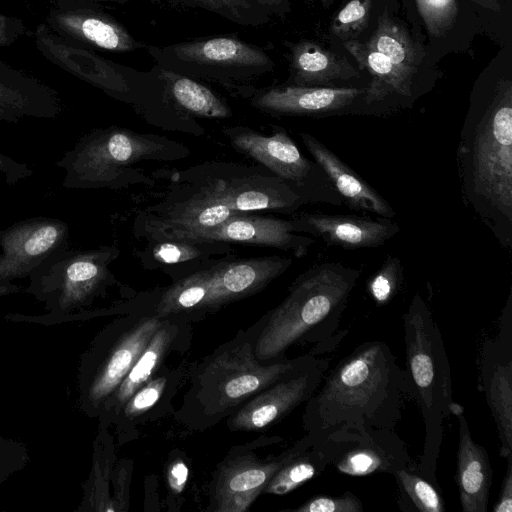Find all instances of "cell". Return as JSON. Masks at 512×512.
<instances>
[{
	"label": "cell",
	"mask_w": 512,
	"mask_h": 512,
	"mask_svg": "<svg viewBox=\"0 0 512 512\" xmlns=\"http://www.w3.org/2000/svg\"><path fill=\"white\" fill-rule=\"evenodd\" d=\"M410 397L406 372L380 340L358 345L327 371L302 415L313 445L342 430H394Z\"/></svg>",
	"instance_id": "1"
},
{
	"label": "cell",
	"mask_w": 512,
	"mask_h": 512,
	"mask_svg": "<svg viewBox=\"0 0 512 512\" xmlns=\"http://www.w3.org/2000/svg\"><path fill=\"white\" fill-rule=\"evenodd\" d=\"M464 204L512 248V82H496L485 99L473 101L456 151Z\"/></svg>",
	"instance_id": "2"
},
{
	"label": "cell",
	"mask_w": 512,
	"mask_h": 512,
	"mask_svg": "<svg viewBox=\"0 0 512 512\" xmlns=\"http://www.w3.org/2000/svg\"><path fill=\"white\" fill-rule=\"evenodd\" d=\"M265 321L263 315L208 355L190 362L188 388L181 405L173 412L179 425L192 432H204L216 426L252 396L313 356L307 353L260 363L255 356V344Z\"/></svg>",
	"instance_id": "3"
},
{
	"label": "cell",
	"mask_w": 512,
	"mask_h": 512,
	"mask_svg": "<svg viewBox=\"0 0 512 512\" xmlns=\"http://www.w3.org/2000/svg\"><path fill=\"white\" fill-rule=\"evenodd\" d=\"M360 275V270L340 262H324L300 274L284 300L264 314L265 325L255 344L258 361H280L295 344L315 345L336 334Z\"/></svg>",
	"instance_id": "4"
},
{
	"label": "cell",
	"mask_w": 512,
	"mask_h": 512,
	"mask_svg": "<svg viewBox=\"0 0 512 512\" xmlns=\"http://www.w3.org/2000/svg\"><path fill=\"white\" fill-rule=\"evenodd\" d=\"M403 324L410 397L418 404L424 423L423 450L414 466L425 478L437 483L444 421L463 412L464 407L452 398L450 364L441 332L419 293L403 314Z\"/></svg>",
	"instance_id": "5"
},
{
	"label": "cell",
	"mask_w": 512,
	"mask_h": 512,
	"mask_svg": "<svg viewBox=\"0 0 512 512\" xmlns=\"http://www.w3.org/2000/svg\"><path fill=\"white\" fill-rule=\"evenodd\" d=\"M119 250L115 246L77 250L68 247L48 256L30 275L23 292L45 303L46 313L23 315L9 313V321L55 325L73 321L107 294L116 280L110 264Z\"/></svg>",
	"instance_id": "6"
},
{
	"label": "cell",
	"mask_w": 512,
	"mask_h": 512,
	"mask_svg": "<svg viewBox=\"0 0 512 512\" xmlns=\"http://www.w3.org/2000/svg\"><path fill=\"white\" fill-rule=\"evenodd\" d=\"M292 259L266 256L219 261L175 280L155 295L161 317L200 321L224 306L252 296L283 274Z\"/></svg>",
	"instance_id": "7"
},
{
	"label": "cell",
	"mask_w": 512,
	"mask_h": 512,
	"mask_svg": "<svg viewBox=\"0 0 512 512\" xmlns=\"http://www.w3.org/2000/svg\"><path fill=\"white\" fill-rule=\"evenodd\" d=\"M155 295L106 324L80 357L77 374L78 407L97 418L148 345L164 317L154 310Z\"/></svg>",
	"instance_id": "8"
},
{
	"label": "cell",
	"mask_w": 512,
	"mask_h": 512,
	"mask_svg": "<svg viewBox=\"0 0 512 512\" xmlns=\"http://www.w3.org/2000/svg\"><path fill=\"white\" fill-rule=\"evenodd\" d=\"M187 154L186 147L166 138L112 126L82 136L55 165L65 171L64 188H117L128 180V172H133L129 167L137 162Z\"/></svg>",
	"instance_id": "9"
},
{
	"label": "cell",
	"mask_w": 512,
	"mask_h": 512,
	"mask_svg": "<svg viewBox=\"0 0 512 512\" xmlns=\"http://www.w3.org/2000/svg\"><path fill=\"white\" fill-rule=\"evenodd\" d=\"M147 50L156 65L165 70L221 83L253 78L274 68L273 60L261 47L233 35L148 46Z\"/></svg>",
	"instance_id": "10"
},
{
	"label": "cell",
	"mask_w": 512,
	"mask_h": 512,
	"mask_svg": "<svg viewBox=\"0 0 512 512\" xmlns=\"http://www.w3.org/2000/svg\"><path fill=\"white\" fill-rule=\"evenodd\" d=\"M242 172L226 178L195 181L188 196H181L163 210L149 214L145 231L151 241H193L200 233L234 215L247 214L241 197Z\"/></svg>",
	"instance_id": "11"
},
{
	"label": "cell",
	"mask_w": 512,
	"mask_h": 512,
	"mask_svg": "<svg viewBox=\"0 0 512 512\" xmlns=\"http://www.w3.org/2000/svg\"><path fill=\"white\" fill-rule=\"evenodd\" d=\"M282 441L283 438L279 436H262L231 447L212 474L206 511H247L280 467L294 455L313 445L305 434L277 455L263 457L257 452L261 446Z\"/></svg>",
	"instance_id": "12"
},
{
	"label": "cell",
	"mask_w": 512,
	"mask_h": 512,
	"mask_svg": "<svg viewBox=\"0 0 512 512\" xmlns=\"http://www.w3.org/2000/svg\"><path fill=\"white\" fill-rule=\"evenodd\" d=\"M273 134L262 135L248 127L223 130L233 148L265 166L275 176L309 194L314 203L343 205L325 171L306 158L287 132L273 127Z\"/></svg>",
	"instance_id": "13"
},
{
	"label": "cell",
	"mask_w": 512,
	"mask_h": 512,
	"mask_svg": "<svg viewBox=\"0 0 512 512\" xmlns=\"http://www.w3.org/2000/svg\"><path fill=\"white\" fill-rule=\"evenodd\" d=\"M330 361L312 356L252 396L226 419L231 432L264 431L280 422L315 393Z\"/></svg>",
	"instance_id": "14"
},
{
	"label": "cell",
	"mask_w": 512,
	"mask_h": 512,
	"mask_svg": "<svg viewBox=\"0 0 512 512\" xmlns=\"http://www.w3.org/2000/svg\"><path fill=\"white\" fill-rule=\"evenodd\" d=\"M477 390L484 394L500 441L499 454L512 455V290L498 318V331L479 350Z\"/></svg>",
	"instance_id": "15"
},
{
	"label": "cell",
	"mask_w": 512,
	"mask_h": 512,
	"mask_svg": "<svg viewBox=\"0 0 512 512\" xmlns=\"http://www.w3.org/2000/svg\"><path fill=\"white\" fill-rule=\"evenodd\" d=\"M69 227L61 219L38 216L0 231V297L23 291L14 282L30 277L51 254L69 247Z\"/></svg>",
	"instance_id": "16"
},
{
	"label": "cell",
	"mask_w": 512,
	"mask_h": 512,
	"mask_svg": "<svg viewBox=\"0 0 512 512\" xmlns=\"http://www.w3.org/2000/svg\"><path fill=\"white\" fill-rule=\"evenodd\" d=\"M326 439L334 450L330 466L340 474L354 477L392 474L413 463L405 443L394 430H342Z\"/></svg>",
	"instance_id": "17"
},
{
	"label": "cell",
	"mask_w": 512,
	"mask_h": 512,
	"mask_svg": "<svg viewBox=\"0 0 512 512\" xmlns=\"http://www.w3.org/2000/svg\"><path fill=\"white\" fill-rule=\"evenodd\" d=\"M188 320L170 315L162 323L132 368L113 394L105 401L98 415V428H110L125 402L149 381L172 354H183L190 348L192 326Z\"/></svg>",
	"instance_id": "18"
},
{
	"label": "cell",
	"mask_w": 512,
	"mask_h": 512,
	"mask_svg": "<svg viewBox=\"0 0 512 512\" xmlns=\"http://www.w3.org/2000/svg\"><path fill=\"white\" fill-rule=\"evenodd\" d=\"M190 362L164 365L149 381L136 390L118 412L114 423L117 446L136 440L140 427L175 411L173 401L186 384Z\"/></svg>",
	"instance_id": "19"
},
{
	"label": "cell",
	"mask_w": 512,
	"mask_h": 512,
	"mask_svg": "<svg viewBox=\"0 0 512 512\" xmlns=\"http://www.w3.org/2000/svg\"><path fill=\"white\" fill-rule=\"evenodd\" d=\"M34 37L38 50L54 65L113 97L122 99L130 92L126 67L74 45L45 24L37 26Z\"/></svg>",
	"instance_id": "20"
},
{
	"label": "cell",
	"mask_w": 512,
	"mask_h": 512,
	"mask_svg": "<svg viewBox=\"0 0 512 512\" xmlns=\"http://www.w3.org/2000/svg\"><path fill=\"white\" fill-rule=\"evenodd\" d=\"M298 223L270 216L234 215L215 228L204 231L193 240L273 247L292 252L300 258L307 254L315 240L297 232Z\"/></svg>",
	"instance_id": "21"
},
{
	"label": "cell",
	"mask_w": 512,
	"mask_h": 512,
	"mask_svg": "<svg viewBox=\"0 0 512 512\" xmlns=\"http://www.w3.org/2000/svg\"><path fill=\"white\" fill-rule=\"evenodd\" d=\"M364 92L355 87L288 85L258 92L251 104L272 114L322 117L353 108Z\"/></svg>",
	"instance_id": "22"
},
{
	"label": "cell",
	"mask_w": 512,
	"mask_h": 512,
	"mask_svg": "<svg viewBox=\"0 0 512 512\" xmlns=\"http://www.w3.org/2000/svg\"><path fill=\"white\" fill-rule=\"evenodd\" d=\"M295 219L298 233L315 235L328 246L344 249L381 246L400 230L396 222L385 217L304 213Z\"/></svg>",
	"instance_id": "23"
},
{
	"label": "cell",
	"mask_w": 512,
	"mask_h": 512,
	"mask_svg": "<svg viewBox=\"0 0 512 512\" xmlns=\"http://www.w3.org/2000/svg\"><path fill=\"white\" fill-rule=\"evenodd\" d=\"M299 136L332 182L343 205L354 211H367L392 219L396 212L389 202L360 175L313 135L301 132Z\"/></svg>",
	"instance_id": "24"
},
{
	"label": "cell",
	"mask_w": 512,
	"mask_h": 512,
	"mask_svg": "<svg viewBox=\"0 0 512 512\" xmlns=\"http://www.w3.org/2000/svg\"><path fill=\"white\" fill-rule=\"evenodd\" d=\"M55 90L0 60V121L56 118L61 113Z\"/></svg>",
	"instance_id": "25"
},
{
	"label": "cell",
	"mask_w": 512,
	"mask_h": 512,
	"mask_svg": "<svg viewBox=\"0 0 512 512\" xmlns=\"http://www.w3.org/2000/svg\"><path fill=\"white\" fill-rule=\"evenodd\" d=\"M458 420L455 481L463 512H487L493 470L486 449L474 441L465 413L455 416Z\"/></svg>",
	"instance_id": "26"
},
{
	"label": "cell",
	"mask_w": 512,
	"mask_h": 512,
	"mask_svg": "<svg viewBox=\"0 0 512 512\" xmlns=\"http://www.w3.org/2000/svg\"><path fill=\"white\" fill-rule=\"evenodd\" d=\"M50 23L64 34L92 47L112 52H131L145 45L116 19L87 9L56 11Z\"/></svg>",
	"instance_id": "27"
},
{
	"label": "cell",
	"mask_w": 512,
	"mask_h": 512,
	"mask_svg": "<svg viewBox=\"0 0 512 512\" xmlns=\"http://www.w3.org/2000/svg\"><path fill=\"white\" fill-rule=\"evenodd\" d=\"M344 46L359 67L366 69L371 76L361 98L367 107L365 113H375L376 108L386 100L412 97L413 77L399 70L388 57L362 42L349 40Z\"/></svg>",
	"instance_id": "28"
},
{
	"label": "cell",
	"mask_w": 512,
	"mask_h": 512,
	"mask_svg": "<svg viewBox=\"0 0 512 512\" xmlns=\"http://www.w3.org/2000/svg\"><path fill=\"white\" fill-rule=\"evenodd\" d=\"M291 74L292 85L320 87L359 75L346 58L311 41H300L291 48Z\"/></svg>",
	"instance_id": "29"
},
{
	"label": "cell",
	"mask_w": 512,
	"mask_h": 512,
	"mask_svg": "<svg viewBox=\"0 0 512 512\" xmlns=\"http://www.w3.org/2000/svg\"><path fill=\"white\" fill-rule=\"evenodd\" d=\"M115 437L109 428H98L93 442L92 466L83 483L77 512H112L111 481L117 462Z\"/></svg>",
	"instance_id": "30"
},
{
	"label": "cell",
	"mask_w": 512,
	"mask_h": 512,
	"mask_svg": "<svg viewBox=\"0 0 512 512\" xmlns=\"http://www.w3.org/2000/svg\"><path fill=\"white\" fill-rule=\"evenodd\" d=\"M157 78L173 102L199 117L223 119L232 115L230 107L211 89L194 78L165 70L156 65Z\"/></svg>",
	"instance_id": "31"
},
{
	"label": "cell",
	"mask_w": 512,
	"mask_h": 512,
	"mask_svg": "<svg viewBox=\"0 0 512 512\" xmlns=\"http://www.w3.org/2000/svg\"><path fill=\"white\" fill-rule=\"evenodd\" d=\"M333 458L334 450L327 439L300 451L280 467L262 494L280 496L294 491L322 474Z\"/></svg>",
	"instance_id": "32"
},
{
	"label": "cell",
	"mask_w": 512,
	"mask_h": 512,
	"mask_svg": "<svg viewBox=\"0 0 512 512\" xmlns=\"http://www.w3.org/2000/svg\"><path fill=\"white\" fill-rule=\"evenodd\" d=\"M365 44L388 57L404 73L413 77L417 72L422 56L407 32L387 13L381 15L376 30Z\"/></svg>",
	"instance_id": "33"
},
{
	"label": "cell",
	"mask_w": 512,
	"mask_h": 512,
	"mask_svg": "<svg viewBox=\"0 0 512 512\" xmlns=\"http://www.w3.org/2000/svg\"><path fill=\"white\" fill-rule=\"evenodd\" d=\"M397 485V504L403 512H445V502L437 483L425 478L412 463L391 474Z\"/></svg>",
	"instance_id": "34"
},
{
	"label": "cell",
	"mask_w": 512,
	"mask_h": 512,
	"mask_svg": "<svg viewBox=\"0 0 512 512\" xmlns=\"http://www.w3.org/2000/svg\"><path fill=\"white\" fill-rule=\"evenodd\" d=\"M242 26H262L270 21V13L253 0H182Z\"/></svg>",
	"instance_id": "35"
},
{
	"label": "cell",
	"mask_w": 512,
	"mask_h": 512,
	"mask_svg": "<svg viewBox=\"0 0 512 512\" xmlns=\"http://www.w3.org/2000/svg\"><path fill=\"white\" fill-rule=\"evenodd\" d=\"M154 242L151 257L164 265H175L190 260L204 259L205 255L222 253L230 250L227 243L196 242L187 240H162Z\"/></svg>",
	"instance_id": "36"
},
{
	"label": "cell",
	"mask_w": 512,
	"mask_h": 512,
	"mask_svg": "<svg viewBox=\"0 0 512 512\" xmlns=\"http://www.w3.org/2000/svg\"><path fill=\"white\" fill-rule=\"evenodd\" d=\"M402 280L401 260L388 255L381 267L367 280L366 291L377 306H384L396 296Z\"/></svg>",
	"instance_id": "37"
},
{
	"label": "cell",
	"mask_w": 512,
	"mask_h": 512,
	"mask_svg": "<svg viewBox=\"0 0 512 512\" xmlns=\"http://www.w3.org/2000/svg\"><path fill=\"white\" fill-rule=\"evenodd\" d=\"M188 457L175 449L171 452L165 468L168 511H177L183 503V492L189 479Z\"/></svg>",
	"instance_id": "38"
},
{
	"label": "cell",
	"mask_w": 512,
	"mask_h": 512,
	"mask_svg": "<svg viewBox=\"0 0 512 512\" xmlns=\"http://www.w3.org/2000/svg\"><path fill=\"white\" fill-rule=\"evenodd\" d=\"M418 11L433 36H442L458 15L457 0H416Z\"/></svg>",
	"instance_id": "39"
},
{
	"label": "cell",
	"mask_w": 512,
	"mask_h": 512,
	"mask_svg": "<svg viewBox=\"0 0 512 512\" xmlns=\"http://www.w3.org/2000/svg\"><path fill=\"white\" fill-rule=\"evenodd\" d=\"M283 511L291 512H363L362 501L351 491L341 495L318 494L304 503Z\"/></svg>",
	"instance_id": "40"
},
{
	"label": "cell",
	"mask_w": 512,
	"mask_h": 512,
	"mask_svg": "<svg viewBox=\"0 0 512 512\" xmlns=\"http://www.w3.org/2000/svg\"><path fill=\"white\" fill-rule=\"evenodd\" d=\"M371 0H350L333 20L332 32L340 37L362 31L369 21Z\"/></svg>",
	"instance_id": "41"
},
{
	"label": "cell",
	"mask_w": 512,
	"mask_h": 512,
	"mask_svg": "<svg viewBox=\"0 0 512 512\" xmlns=\"http://www.w3.org/2000/svg\"><path fill=\"white\" fill-rule=\"evenodd\" d=\"M29 461L27 446L22 441L0 435V484L24 469Z\"/></svg>",
	"instance_id": "42"
},
{
	"label": "cell",
	"mask_w": 512,
	"mask_h": 512,
	"mask_svg": "<svg viewBox=\"0 0 512 512\" xmlns=\"http://www.w3.org/2000/svg\"><path fill=\"white\" fill-rule=\"evenodd\" d=\"M133 466L130 458L117 459L111 481L112 512H126L129 509Z\"/></svg>",
	"instance_id": "43"
},
{
	"label": "cell",
	"mask_w": 512,
	"mask_h": 512,
	"mask_svg": "<svg viewBox=\"0 0 512 512\" xmlns=\"http://www.w3.org/2000/svg\"><path fill=\"white\" fill-rule=\"evenodd\" d=\"M33 171L25 164L17 162L0 151V176L8 185H15L30 177Z\"/></svg>",
	"instance_id": "44"
},
{
	"label": "cell",
	"mask_w": 512,
	"mask_h": 512,
	"mask_svg": "<svg viewBox=\"0 0 512 512\" xmlns=\"http://www.w3.org/2000/svg\"><path fill=\"white\" fill-rule=\"evenodd\" d=\"M505 459L507 461L506 470L501 482L498 498L492 507L493 512L512 511V455Z\"/></svg>",
	"instance_id": "45"
},
{
	"label": "cell",
	"mask_w": 512,
	"mask_h": 512,
	"mask_svg": "<svg viewBox=\"0 0 512 512\" xmlns=\"http://www.w3.org/2000/svg\"><path fill=\"white\" fill-rule=\"evenodd\" d=\"M25 31L23 22L0 12V47L14 43Z\"/></svg>",
	"instance_id": "46"
},
{
	"label": "cell",
	"mask_w": 512,
	"mask_h": 512,
	"mask_svg": "<svg viewBox=\"0 0 512 512\" xmlns=\"http://www.w3.org/2000/svg\"><path fill=\"white\" fill-rule=\"evenodd\" d=\"M347 332V330H341L339 332H336V334H334L331 338L318 344H315L308 354L317 356L318 354H323L325 352H330L334 350L340 343V341L345 337Z\"/></svg>",
	"instance_id": "47"
},
{
	"label": "cell",
	"mask_w": 512,
	"mask_h": 512,
	"mask_svg": "<svg viewBox=\"0 0 512 512\" xmlns=\"http://www.w3.org/2000/svg\"><path fill=\"white\" fill-rule=\"evenodd\" d=\"M270 14L284 15L289 10L288 0H253Z\"/></svg>",
	"instance_id": "48"
},
{
	"label": "cell",
	"mask_w": 512,
	"mask_h": 512,
	"mask_svg": "<svg viewBox=\"0 0 512 512\" xmlns=\"http://www.w3.org/2000/svg\"><path fill=\"white\" fill-rule=\"evenodd\" d=\"M483 8L489 9L494 12H498L500 10L499 0H472Z\"/></svg>",
	"instance_id": "49"
},
{
	"label": "cell",
	"mask_w": 512,
	"mask_h": 512,
	"mask_svg": "<svg viewBox=\"0 0 512 512\" xmlns=\"http://www.w3.org/2000/svg\"><path fill=\"white\" fill-rule=\"evenodd\" d=\"M94 1H113V2L124 3V2L132 1V0H94Z\"/></svg>",
	"instance_id": "50"
},
{
	"label": "cell",
	"mask_w": 512,
	"mask_h": 512,
	"mask_svg": "<svg viewBox=\"0 0 512 512\" xmlns=\"http://www.w3.org/2000/svg\"><path fill=\"white\" fill-rule=\"evenodd\" d=\"M323 3L327 2L328 0H321Z\"/></svg>",
	"instance_id": "51"
}]
</instances>
